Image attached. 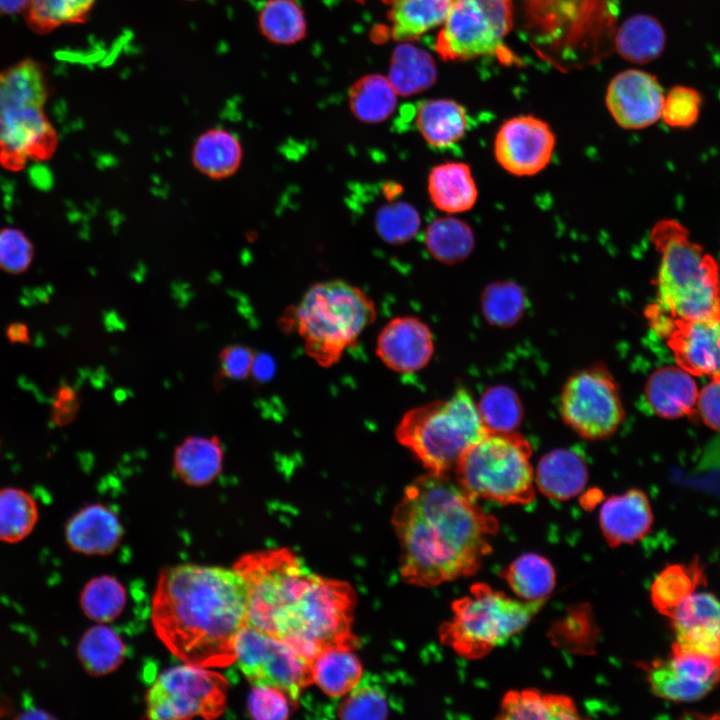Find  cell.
<instances>
[{
    "label": "cell",
    "mask_w": 720,
    "mask_h": 720,
    "mask_svg": "<svg viewBox=\"0 0 720 720\" xmlns=\"http://www.w3.org/2000/svg\"><path fill=\"white\" fill-rule=\"evenodd\" d=\"M375 318V304L361 288L331 280L312 285L284 321L288 328H296L305 352L320 366L329 367Z\"/></svg>",
    "instance_id": "obj_5"
},
{
    "label": "cell",
    "mask_w": 720,
    "mask_h": 720,
    "mask_svg": "<svg viewBox=\"0 0 720 720\" xmlns=\"http://www.w3.org/2000/svg\"><path fill=\"white\" fill-rule=\"evenodd\" d=\"M262 34L278 44H293L306 33L303 10L295 0H268L258 15Z\"/></svg>",
    "instance_id": "obj_41"
},
{
    "label": "cell",
    "mask_w": 720,
    "mask_h": 720,
    "mask_svg": "<svg viewBox=\"0 0 720 720\" xmlns=\"http://www.w3.org/2000/svg\"><path fill=\"white\" fill-rule=\"evenodd\" d=\"M433 58L425 50L409 43L398 45L391 57L389 77L397 95L410 96L428 89L436 80Z\"/></svg>",
    "instance_id": "obj_33"
},
{
    "label": "cell",
    "mask_w": 720,
    "mask_h": 720,
    "mask_svg": "<svg viewBox=\"0 0 720 720\" xmlns=\"http://www.w3.org/2000/svg\"><path fill=\"white\" fill-rule=\"evenodd\" d=\"M358 1H362V0H358Z\"/></svg>",
    "instance_id": "obj_57"
},
{
    "label": "cell",
    "mask_w": 720,
    "mask_h": 720,
    "mask_svg": "<svg viewBox=\"0 0 720 720\" xmlns=\"http://www.w3.org/2000/svg\"><path fill=\"white\" fill-rule=\"evenodd\" d=\"M427 188L433 205L450 214L470 210L478 197L470 166L463 162L434 166L428 175Z\"/></svg>",
    "instance_id": "obj_27"
},
{
    "label": "cell",
    "mask_w": 720,
    "mask_h": 720,
    "mask_svg": "<svg viewBox=\"0 0 720 720\" xmlns=\"http://www.w3.org/2000/svg\"><path fill=\"white\" fill-rule=\"evenodd\" d=\"M77 650L83 668L94 676L113 672L127 654L119 632L102 624L91 627L83 634Z\"/></svg>",
    "instance_id": "obj_35"
},
{
    "label": "cell",
    "mask_w": 720,
    "mask_h": 720,
    "mask_svg": "<svg viewBox=\"0 0 720 720\" xmlns=\"http://www.w3.org/2000/svg\"><path fill=\"white\" fill-rule=\"evenodd\" d=\"M224 447L217 436L186 437L173 452L172 466L185 484L202 487L212 483L222 472Z\"/></svg>",
    "instance_id": "obj_24"
},
{
    "label": "cell",
    "mask_w": 720,
    "mask_h": 720,
    "mask_svg": "<svg viewBox=\"0 0 720 720\" xmlns=\"http://www.w3.org/2000/svg\"><path fill=\"white\" fill-rule=\"evenodd\" d=\"M650 239L660 254L657 297L646 310L656 333L663 335L676 319L720 320V274L714 257L673 219L657 222Z\"/></svg>",
    "instance_id": "obj_3"
},
{
    "label": "cell",
    "mask_w": 720,
    "mask_h": 720,
    "mask_svg": "<svg viewBox=\"0 0 720 720\" xmlns=\"http://www.w3.org/2000/svg\"><path fill=\"white\" fill-rule=\"evenodd\" d=\"M525 308V294L521 287L514 282H493L482 292L483 315L494 326L511 327L520 320Z\"/></svg>",
    "instance_id": "obj_44"
},
{
    "label": "cell",
    "mask_w": 720,
    "mask_h": 720,
    "mask_svg": "<svg viewBox=\"0 0 720 720\" xmlns=\"http://www.w3.org/2000/svg\"><path fill=\"white\" fill-rule=\"evenodd\" d=\"M84 614L98 623L116 621L128 606V591L117 578L102 575L91 579L80 595Z\"/></svg>",
    "instance_id": "obj_40"
},
{
    "label": "cell",
    "mask_w": 720,
    "mask_h": 720,
    "mask_svg": "<svg viewBox=\"0 0 720 720\" xmlns=\"http://www.w3.org/2000/svg\"><path fill=\"white\" fill-rule=\"evenodd\" d=\"M355 604L350 584L312 572L277 638L311 662L330 646H355L357 640L352 633Z\"/></svg>",
    "instance_id": "obj_9"
},
{
    "label": "cell",
    "mask_w": 720,
    "mask_h": 720,
    "mask_svg": "<svg viewBox=\"0 0 720 720\" xmlns=\"http://www.w3.org/2000/svg\"><path fill=\"white\" fill-rule=\"evenodd\" d=\"M123 528L118 515L108 506L93 503L80 508L65 525V540L76 552L109 554L120 544Z\"/></svg>",
    "instance_id": "obj_22"
},
{
    "label": "cell",
    "mask_w": 720,
    "mask_h": 720,
    "mask_svg": "<svg viewBox=\"0 0 720 720\" xmlns=\"http://www.w3.org/2000/svg\"><path fill=\"white\" fill-rule=\"evenodd\" d=\"M702 106L700 93L688 86H675L664 96L661 117L672 128H689L698 119Z\"/></svg>",
    "instance_id": "obj_47"
},
{
    "label": "cell",
    "mask_w": 720,
    "mask_h": 720,
    "mask_svg": "<svg viewBox=\"0 0 720 720\" xmlns=\"http://www.w3.org/2000/svg\"><path fill=\"white\" fill-rule=\"evenodd\" d=\"M252 686L277 688L295 703L313 683L311 661L286 642L247 624L236 641V659Z\"/></svg>",
    "instance_id": "obj_14"
},
{
    "label": "cell",
    "mask_w": 720,
    "mask_h": 720,
    "mask_svg": "<svg viewBox=\"0 0 720 720\" xmlns=\"http://www.w3.org/2000/svg\"><path fill=\"white\" fill-rule=\"evenodd\" d=\"M512 25L513 0H454L435 50L446 61L497 55Z\"/></svg>",
    "instance_id": "obj_11"
},
{
    "label": "cell",
    "mask_w": 720,
    "mask_h": 720,
    "mask_svg": "<svg viewBox=\"0 0 720 720\" xmlns=\"http://www.w3.org/2000/svg\"><path fill=\"white\" fill-rule=\"evenodd\" d=\"M644 394L654 414L676 419L695 413L699 391L692 375L677 365L655 370Z\"/></svg>",
    "instance_id": "obj_23"
},
{
    "label": "cell",
    "mask_w": 720,
    "mask_h": 720,
    "mask_svg": "<svg viewBox=\"0 0 720 720\" xmlns=\"http://www.w3.org/2000/svg\"><path fill=\"white\" fill-rule=\"evenodd\" d=\"M696 412L709 428L720 432V376L699 391Z\"/></svg>",
    "instance_id": "obj_51"
},
{
    "label": "cell",
    "mask_w": 720,
    "mask_h": 720,
    "mask_svg": "<svg viewBox=\"0 0 720 720\" xmlns=\"http://www.w3.org/2000/svg\"><path fill=\"white\" fill-rule=\"evenodd\" d=\"M497 719H580L575 702L566 695L536 689L510 690L502 698Z\"/></svg>",
    "instance_id": "obj_29"
},
{
    "label": "cell",
    "mask_w": 720,
    "mask_h": 720,
    "mask_svg": "<svg viewBox=\"0 0 720 720\" xmlns=\"http://www.w3.org/2000/svg\"><path fill=\"white\" fill-rule=\"evenodd\" d=\"M671 648L720 661V601L707 592L693 593L669 618Z\"/></svg>",
    "instance_id": "obj_18"
},
{
    "label": "cell",
    "mask_w": 720,
    "mask_h": 720,
    "mask_svg": "<svg viewBox=\"0 0 720 720\" xmlns=\"http://www.w3.org/2000/svg\"><path fill=\"white\" fill-rule=\"evenodd\" d=\"M96 0H31L24 11L28 27L45 34L66 25L86 21Z\"/></svg>",
    "instance_id": "obj_42"
},
{
    "label": "cell",
    "mask_w": 720,
    "mask_h": 720,
    "mask_svg": "<svg viewBox=\"0 0 720 720\" xmlns=\"http://www.w3.org/2000/svg\"><path fill=\"white\" fill-rule=\"evenodd\" d=\"M31 0H0V14L13 15L24 12Z\"/></svg>",
    "instance_id": "obj_55"
},
{
    "label": "cell",
    "mask_w": 720,
    "mask_h": 720,
    "mask_svg": "<svg viewBox=\"0 0 720 720\" xmlns=\"http://www.w3.org/2000/svg\"><path fill=\"white\" fill-rule=\"evenodd\" d=\"M488 432L470 393L458 388L448 399L407 411L395 436L427 472L448 474L463 452Z\"/></svg>",
    "instance_id": "obj_6"
},
{
    "label": "cell",
    "mask_w": 720,
    "mask_h": 720,
    "mask_svg": "<svg viewBox=\"0 0 720 720\" xmlns=\"http://www.w3.org/2000/svg\"><path fill=\"white\" fill-rule=\"evenodd\" d=\"M295 702L283 691L267 686H253L248 696V712L254 719H285Z\"/></svg>",
    "instance_id": "obj_49"
},
{
    "label": "cell",
    "mask_w": 720,
    "mask_h": 720,
    "mask_svg": "<svg viewBox=\"0 0 720 720\" xmlns=\"http://www.w3.org/2000/svg\"><path fill=\"white\" fill-rule=\"evenodd\" d=\"M397 93L388 78L380 74L366 75L349 90V106L353 115L367 123L387 119L396 107Z\"/></svg>",
    "instance_id": "obj_38"
},
{
    "label": "cell",
    "mask_w": 720,
    "mask_h": 720,
    "mask_svg": "<svg viewBox=\"0 0 720 720\" xmlns=\"http://www.w3.org/2000/svg\"><path fill=\"white\" fill-rule=\"evenodd\" d=\"M226 678L206 667L185 663L163 671L146 694V718L219 717L225 709Z\"/></svg>",
    "instance_id": "obj_12"
},
{
    "label": "cell",
    "mask_w": 720,
    "mask_h": 720,
    "mask_svg": "<svg viewBox=\"0 0 720 720\" xmlns=\"http://www.w3.org/2000/svg\"><path fill=\"white\" fill-rule=\"evenodd\" d=\"M33 258V246L26 235L15 228L0 230V269L19 274L28 269Z\"/></svg>",
    "instance_id": "obj_48"
},
{
    "label": "cell",
    "mask_w": 720,
    "mask_h": 720,
    "mask_svg": "<svg viewBox=\"0 0 720 720\" xmlns=\"http://www.w3.org/2000/svg\"><path fill=\"white\" fill-rule=\"evenodd\" d=\"M6 336L12 343L25 344L30 340L28 327L20 322L10 324L6 329Z\"/></svg>",
    "instance_id": "obj_54"
},
{
    "label": "cell",
    "mask_w": 720,
    "mask_h": 720,
    "mask_svg": "<svg viewBox=\"0 0 720 720\" xmlns=\"http://www.w3.org/2000/svg\"><path fill=\"white\" fill-rule=\"evenodd\" d=\"M342 701L338 716L342 719H384L389 706L385 693L376 685L359 682Z\"/></svg>",
    "instance_id": "obj_46"
},
{
    "label": "cell",
    "mask_w": 720,
    "mask_h": 720,
    "mask_svg": "<svg viewBox=\"0 0 720 720\" xmlns=\"http://www.w3.org/2000/svg\"><path fill=\"white\" fill-rule=\"evenodd\" d=\"M48 80L43 66L24 59L0 72V166L18 171L28 160H47L57 135L44 105Z\"/></svg>",
    "instance_id": "obj_4"
},
{
    "label": "cell",
    "mask_w": 720,
    "mask_h": 720,
    "mask_svg": "<svg viewBox=\"0 0 720 720\" xmlns=\"http://www.w3.org/2000/svg\"><path fill=\"white\" fill-rule=\"evenodd\" d=\"M39 510L34 498L15 487L0 489V542L18 543L34 530Z\"/></svg>",
    "instance_id": "obj_39"
},
{
    "label": "cell",
    "mask_w": 720,
    "mask_h": 720,
    "mask_svg": "<svg viewBox=\"0 0 720 720\" xmlns=\"http://www.w3.org/2000/svg\"><path fill=\"white\" fill-rule=\"evenodd\" d=\"M556 140L550 126L532 115L506 120L494 141L499 165L515 176H532L551 161Z\"/></svg>",
    "instance_id": "obj_16"
},
{
    "label": "cell",
    "mask_w": 720,
    "mask_h": 720,
    "mask_svg": "<svg viewBox=\"0 0 720 720\" xmlns=\"http://www.w3.org/2000/svg\"><path fill=\"white\" fill-rule=\"evenodd\" d=\"M392 524L400 547V575L432 587L474 574L491 550L497 519L448 474L427 472L412 481Z\"/></svg>",
    "instance_id": "obj_1"
},
{
    "label": "cell",
    "mask_w": 720,
    "mask_h": 720,
    "mask_svg": "<svg viewBox=\"0 0 720 720\" xmlns=\"http://www.w3.org/2000/svg\"><path fill=\"white\" fill-rule=\"evenodd\" d=\"M676 364L692 376H720V320H673L665 334Z\"/></svg>",
    "instance_id": "obj_19"
},
{
    "label": "cell",
    "mask_w": 720,
    "mask_h": 720,
    "mask_svg": "<svg viewBox=\"0 0 720 720\" xmlns=\"http://www.w3.org/2000/svg\"><path fill=\"white\" fill-rule=\"evenodd\" d=\"M653 519L649 499L639 489L609 497L599 513L600 529L610 547L642 539L651 530Z\"/></svg>",
    "instance_id": "obj_21"
},
{
    "label": "cell",
    "mask_w": 720,
    "mask_h": 720,
    "mask_svg": "<svg viewBox=\"0 0 720 720\" xmlns=\"http://www.w3.org/2000/svg\"><path fill=\"white\" fill-rule=\"evenodd\" d=\"M415 124L425 142L435 149L458 143L468 126L465 108L450 99H430L418 103Z\"/></svg>",
    "instance_id": "obj_26"
},
{
    "label": "cell",
    "mask_w": 720,
    "mask_h": 720,
    "mask_svg": "<svg viewBox=\"0 0 720 720\" xmlns=\"http://www.w3.org/2000/svg\"><path fill=\"white\" fill-rule=\"evenodd\" d=\"M477 408L483 424L490 432H514L523 417L520 398L512 388L505 385L487 388Z\"/></svg>",
    "instance_id": "obj_43"
},
{
    "label": "cell",
    "mask_w": 720,
    "mask_h": 720,
    "mask_svg": "<svg viewBox=\"0 0 720 720\" xmlns=\"http://www.w3.org/2000/svg\"><path fill=\"white\" fill-rule=\"evenodd\" d=\"M434 352V341L426 323L413 316L391 319L381 330L376 354L393 371L412 373L424 368Z\"/></svg>",
    "instance_id": "obj_20"
},
{
    "label": "cell",
    "mask_w": 720,
    "mask_h": 720,
    "mask_svg": "<svg viewBox=\"0 0 720 720\" xmlns=\"http://www.w3.org/2000/svg\"><path fill=\"white\" fill-rule=\"evenodd\" d=\"M666 36L661 23L650 15L639 14L626 19L619 27L616 50L625 60L645 64L661 55Z\"/></svg>",
    "instance_id": "obj_31"
},
{
    "label": "cell",
    "mask_w": 720,
    "mask_h": 720,
    "mask_svg": "<svg viewBox=\"0 0 720 720\" xmlns=\"http://www.w3.org/2000/svg\"><path fill=\"white\" fill-rule=\"evenodd\" d=\"M233 569L246 587L247 624L276 638L312 571L287 548L245 554Z\"/></svg>",
    "instance_id": "obj_10"
},
{
    "label": "cell",
    "mask_w": 720,
    "mask_h": 720,
    "mask_svg": "<svg viewBox=\"0 0 720 720\" xmlns=\"http://www.w3.org/2000/svg\"><path fill=\"white\" fill-rule=\"evenodd\" d=\"M588 480L583 458L571 449L557 448L538 462L535 483L539 491L554 500H568L580 494Z\"/></svg>",
    "instance_id": "obj_25"
},
{
    "label": "cell",
    "mask_w": 720,
    "mask_h": 720,
    "mask_svg": "<svg viewBox=\"0 0 720 720\" xmlns=\"http://www.w3.org/2000/svg\"><path fill=\"white\" fill-rule=\"evenodd\" d=\"M531 455V445L519 433L489 431L459 458L456 482L474 499L528 504L535 496Z\"/></svg>",
    "instance_id": "obj_8"
},
{
    "label": "cell",
    "mask_w": 720,
    "mask_h": 720,
    "mask_svg": "<svg viewBox=\"0 0 720 720\" xmlns=\"http://www.w3.org/2000/svg\"><path fill=\"white\" fill-rule=\"evenodd\" d=\"M652 693L672 702H694L720 683V661L671 648L665 658L642 664Z\"/></svg>",
    "instance_id": "obj_15"
},
{
    "label": "cell",
    "mask_w": 720,
    "mask_h": 720,
    "mask_svg": "<svg viewBox=\"0 0 720 720\" xmlns=\"http://www.w3.org/2000/svg\"><path fill=\"white\" fill-rule=\"evenodd\" d=\"M425 246L430 255L444 264L466 259L474 248V234L464 221L451 217L434 219L425 230Z\"/></svg>",
    "instance_id": "obj_36"
},
{
    "label": "cell",
    "mask_w": 720,
    "mask_h": 720,
    "mask_svg": "<svg viewBox=\"0 0 720 720\" xmlns=\"http://www.w3.org/2000/svg\"><path fill=\"white\" fill-rule=\"evenodd\" d=\"M420 225L418 211L404 201H394L381 206L375 216L376 232L391 244H402L411 240Z\"/></svg>",
    "instance_id": "obj_45"
},
{
    "label": "cell",
    "mask_w": 720,
    "mask_h": 720,
    "mask_svg": "<svg viewBox=\"0 0 720 720\" xmlns=\"http://www.w3.org/2000/svg\"><path fill=\"white\" fill-rule=\"evenodd\" d=\"M559 408L563 421L589 440L614 434L625 415L618 386L600 364L577 371L567 379Z\"/></svg>",
    "instance_id": "obj_13"
},
{
    "label": "cell",
    "mask_w": 720,
    "mask_h": 720,
    "mask_svg": "<svg viewBox=\"0 0 720 720\" xmlns=\"http://www.w3.org/2000/svg\"><path fill=\"white\" fill-rule=\"evenodd\" d=\"M664 96L654 75L638 69H628L618 73L610 81L606 105L620 127L642 129L661 118Z\"/></svg>",
    "instance_id": "obj_17"
},
{
    "label": "cell",
    "mask_w": 720,
    "mask_h": 720,
    "mask_svg": "<svg viewBox=\"0 0 720 720\" xmlns=\"http://www.w3.org/2000/svg\"><path fill=\"white\" fill-rule=\"evenodd\" d=\"M80 409V397L76 390L65 384L60 386L54 396L51 408V420L56 426L70 424Z\"/></svg>",
    "instance_id": "obj_52"
},
{
    "label": "cell",
    "mask_w": 720,
    "mask_h": 720,
    "mask_svg": "<svg viewBox=\"0 0 720 720\" xmlns=\"http://www.w3.org/2000/svg\"><path fill=\"white\" fill-rule=\"evenodd\" d=\"M275 371V363L267 354H255L251 373L258 382H265L271 379Z\"/></svg>",
    "instance_id": "obj_53"
},
{
    "label": "cell",
    "mask_w": 720,
    "mask_h": 720,
    "mask_svg": "<svg viewBox=\"0 0 720 720\" xmlns=\"http://www.w3.org/2000/svg\"><path fill=\"white\" fill-rule=\"evenodd\" d=\"M703 582L704 570L698 561L669 565L652 583L651 602L660 614L670 618L679 605L695 593Z\"/></svg>",
    "instance_id": "obj_34"
},
{
    "label": "cell",
    "mask_w": 720,
    "mask_h": 720,
    "mask_svg": "<svg viewBox=\"0 0 720 720\" xmlns=\"http://www.w3.org/2000/svg\"><path fill=\"white\" fill-rule=\"evenodd\" d=\"M516 596L524 601L546 600L555 586V571L545 557L526 553L516 558L504 573Z\"/></svg>",
    "instance_id": "obj_37"
},
{
    "label": "cell",
    "mask_w": 720,
    "mask_h": 720,
    "mask_svg": "<svg viewBox=\"0 0 720 720\" xmlns=\"http://www.w3.org/2000/svg\"><path fill=\"white\" fill-rule=\"evenodd\" d=\"M544 601L513 599L476 583L453 602L452 617L441 626L440 640L464 658L480 659L522 631Z\"/></svg>",
    "instance_id": "obj_7"
},
{
    "label": "cell",
    "mask_w": 720,
    "mask_h": 720,
    "mask_svg": "<svg viewBox=\"0 0 720 720\" xmlns=\"http://www.w3.org/2000/svg\"><path fill=\"white\" fill-rule=\"evenodd\" d=\"M400 192H401V186L399 184L390 183V184L385 185L384 195L389 200H394L397 196L400 195Z\"/></svg>",
    "instance_id": "obj_56"
},
{
    "label": "cell",
    "mask_w": 720,
    "mask_h": 720,
    "mask_svg": "<svg viewBox=\"0 0 720 720\" xmlns=\"http://www.w3.org/2000/svg\"><path fill=\"white\" fill-rule=\"evenodd\" d=\"M354 647L330 646L312 660L313 683L328 696H345L361 681L362 664Z\"/></svg>",
    "instance_id": "obj_28"
},
{
    "label": "cell",
    "mask_w": 720,
    "mask_h": 720,
    "mask_svg": "<svg viewBox=\"0 0 720 720\" xmlns=\"http://www.w3.org/2000/svg\"><path fill=\"white\" fill-rule=\"evenodd\" d=\"M454 0H392L389 12L391 34L396 40H411L445 21Z\"/></svg>",
    "instance_id": "obj_32"
},
{
    "label": "cell",
    "mask_w": 720,
    "mask_h": 720,
    "mask_svg": "<svg viewBox=\"0 0 720 720\" xmlns=\"http://www.w3.org/2000/svg\"><path fill=\"white\" fill-rule=\"evenodd\" d=\"M255 353L242 344L225 346L219 354V366L222 375L230 380H243L251 373Z\"/></svg>",
    "instance_id": "obj_50"
},
{
    "label": "cell",
    "mask_w": 720,
    "mask_h": 720,
    "mask_svg": "<svg viewBox=\"0 0 720 720\" xmlns=\"http://www.w3.org/2000/svg\"><path fill=\"white\" fill-rule=\"evenodd\" d=\"M242 146L238 137L223 128H212L202 133L193 146L195 167L212 178L232 175L240 166Z\"/></svg>",
    "instance_id": "obj_30"
},
{
    "label": "cell",
    "mask_w": 720,
    "mask_h": 720,
    "mask_svg": "<svg viewBox=\"0 0 720 720\" xmlns=\"http://www.w3.org/2000/svg\"><path fill=\"white\" fill-rule=\"evenodd\" d=\"M151 610L157 636L184 663L206 668L235 663L236 641L247 625V593L233 568L165 569Z\"/></svg>",
    "instance_id": "obj_2"
}]
</instances>
